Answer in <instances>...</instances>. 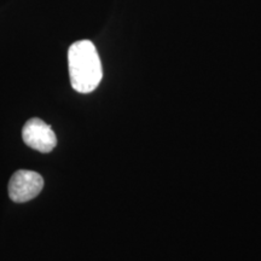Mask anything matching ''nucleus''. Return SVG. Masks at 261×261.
Masks as SVG:
<instances>
[{
  "label": "nucleus",
  "mask_w": 261,
  "mask_h": 261,
  "mask_svg": "<svg viewBox=\"0 0 261 261\" xmlns=\"http://www.w3.org/2000/svg\"><path fill=\"white\" fill-rule=\"evenodd\" d=\"M70 84L79 93H90L103 77L102 63L94 44L90 40L74 42L68 50Z\"/></svg>",
  "instance_id": "1"
},
{
  "label": "nucleus",
  "mask_w": 261,
  "mask_h": 261,
  "mask_svg": "<svg viewBox=\"0 0 261 261\" xmlns=\"http://www.w3.org/2000/svg\"><path fill=\"white\" fill-rule=\"evenodd\" d=\"M22 138L25 145L42 154L51 152L57 144L56 135L51 126L38 117H33L25 122L22 129Z\"/></svg>",
  "instance_id": "3"
},
{
  "label": "nucleus",
  "mask_w": 261,
  "mask_h": 261,
  "mask_svg": "<svg viewBox=\"0 0 261 261\" xmlns=\"http://www.w3.org/2000/svg\"><path fill=\"white\" fill-rule=\"evenodd\" d=\"M44 188V179L39 173L19 169L9 181V196L16 203H24L35 198Z\"/></svg>",
  "instance_id": "2"
}]
</instances>
